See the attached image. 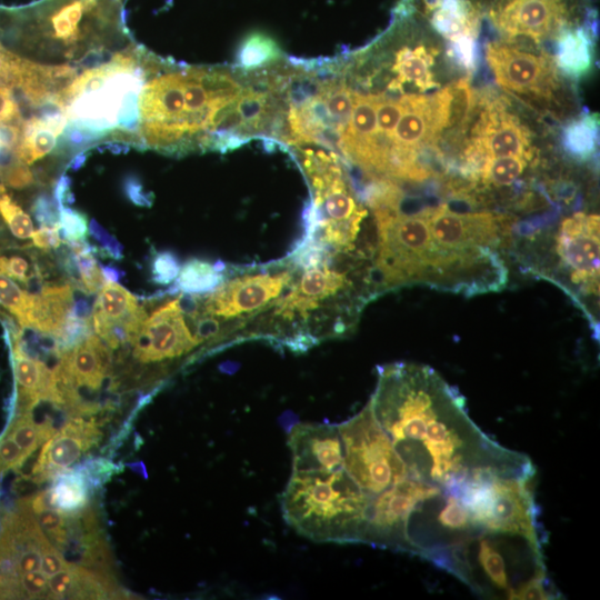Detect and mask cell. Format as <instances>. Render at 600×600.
<instances>
[{"mask_svg": "<svg viewBox=\"0 0 600 600\" xmlns=\"http://www.w3.org/2000/svg\"><path fill=\"white\" fill-rule=\"evenodd\" d=\"M368 401L411 478L448 487L477 470L534 474L532 461L493 441L469 417L464 397L431 367L379 366Z\"/></svg>", "mask_w": 600, "mask_h": 600, "instance_id": "cell-1", "label": "cell"}, {"mask_svg": "<svg viewBox=\"0 0 600 600\" xmlns=\"http://www.w3.org/2000/svg\"><path fill=\"white\" fill-rule=\"evenodd\" d=\"M290 258L297 269L282 294L246 327L243 338H267L294 351H306L323 339L344 336L366 301L353 297L351 278L361 260L331 253L304 239ZM372 266V264H368Z\"/></svg>", "mask_w": 600, "mask_h": 600, "instance_id": "cell-2", "label": "cell"}, {"mask_svg": "<svg viewBox=\"0 0 600 600\" xmlns=\"http://www.w3.org/2000/svg\"><path fill=\"white\" fill-rule=\"evenodd\" d=\"M399 201L371 206L377 227L373 270L380 291L424 284L470 297L504 288L508 271L500 256L442 248L430 233L426 208L404 212Z\"/></svg>", "mask_w": 600, "mask_h": 600, "instance_id": "cell-3", "label": "cell"}, {"mask_svg": "<svg viewBox=\"0 0 600 600\" xmlns=\"http://www.w3.org/2000/svg\"><path fill=\"white\" fill-rule=\"evenodd\" d=\"M542 551V544L522 536L481 533L446 549L432 562L488 598L558 599Z\"/></svg>", "mask_w": 600, "mask_h": 600, "instance_id": "cell-4", "label": "cell"}, {"mask_svg": "<svg viewBox=\"0 0 600 600\" xmlns=\"http://www.w3.org/2000/svg\"><path fill=\"white\" fill-rule=\"evenodd\" d=\"M284 521L317 542L361 543L370 498L343 467L292 472L280 498Z\"/></svg>", "mask_w": 600, "mask_h": 600, "instance_id": "cell-5", "label": "cell"}, {"mask_svg": "<svg viewBox=\"0 0 600 600\" xmlns=\"http://www.w3.org/2000/svg\"><path fill=\"white\" fill-rule=\"evenodd\" d=\"M301 164L313 197L304 237L332 253L373 261L371 253L358 248L368 212L337 157L323 150H303Z\"/></svg>", "mask_w": 600, "mask_h": 600, "instance_id": "cell-6", "label": "cell"}, {"mask_svg": "<svg viewBox=\"0 0 600 600\" xmlns=\"http://www.w3.org/2000/svg\"><path fill=\"white\" fill-rule=\"evenodd\" d=\"M458 87L454 83L437 92L400 97L402 112L390 140L384 177L420 181L429 176L423 157L427 151L436 150L451 123Z\"/></svg>", "mask_w": 600, "mask_h": 600, "instance_id": "cell-7", "label": "cell"}, {"mask_svg": "<svg viewBox=\"0 0 600 600\" xmlns=\"http://www.w3.org/2000/svg\"><path fill=\"white\" fill-rule=\"evenodd\" d=\"M143 82L144 72L134 57L117 53L107 63L73 78L58 96L68 121L107 133L118 124L126 94L141 91Z\"/></svg>", "mask_w": 600, "mask_h": 600, "instance_id": "cell-8", "label": "cell"}, {"mask_svg": "<svg viewBox=\"0 0 600 600\" xmlns=\"http://www.w3.org/2000/svg\"><path fill=\"white\" fill-rule=\"evenodd\" d=\"M337 426L343 447L342 467L370 499L410 477L369 402Z\"/></svg>", "mask_w": 600, "mask_h": 600, "instance_id": "cell-9", "label": "cell"}, {"mask_svg": "<svg viewBox=\"0 0 600 600\" xmlns=\"http://www.w3.org/2000/svg\"><path fill=\"white\" fill-rule=\"evenodd\" d=\"M484 19L502 40L553 41L566 30L596 23L589 0H484Z\"/></svg>", "mask_w": 600, "mask_h": 600, "instance_id": "cell-10", "label": "cell"}, {"mask_svg": "<svg viewBox=\"0 0 600 600\" xmlns=\"http://www.w3.org/2000/svg\"><path fill=\"white\" fill-rule=\"evenodd\" d=\"M296 269L294 261L289 257L282 264L223 279L201 299L194 314L213 322L218 329L226 321L236 322V327L247 326L282 294L293 279Z\"/></svg>", "mask_w": 600, "mask_h": 600, "instance_id": "cell-11", "label": "cell"}, {"mask_svg": "<svg viewBox=\"0 0 600 600\" xmlns=\"http://www.w3.org/2000/svg\"><path fill=\"white\" fill-rule=\"evenodd\" d=\"M442 487L408 477L370 499L361 543L409 553L410 516Z\"/></svg>", "mask_w": 600, "mask_h": 600, "instance_id": "cell-12", "label": "cell"}, {"mask_svg": "<svg viewBox=\"0 0 600 600\" xmlns=\"http://www.w3.org/2000/svg\"><path fill=\"white\" fill-rule=\"evenodd\" d=\"M396 9L417 17L447 40L450 56L464 69L474 68L484 0H399Z\"/></svg>", "mask_w": 600, "mask_h": 600, "instance_id": "cell-13", "label": "cell"}, {"mask_svg": "<svg viewBox=\"0 0 600 600\" xmlns=\"http://www.w3.org/2000/svg\"><path fill=\"white\" fill-rule=\"evenodd\" d=\"M486 59L497 83L520 98L549 102L560 87L559 72L548 54L501 39L487 43Z\"/></svg>", "mask_w": 600, "mask_h": 600, "instance_id": "cell-14", "label": "cell"}, {"mask_svg": "<svg viewBox=\"0 0 600 600\" xmlns=\"http://www.w3.org/2000/svg\"><path fill=\"white\" fill-rule=\"evenodd\" d=\"M599 216L576 212L561 221L554 240L560 271L577 298L599 296Z\"/></svg>", "mask_w": 600, "mask_h": 600, "instance_id": "cell-15", "label": "cell"}, {"mask_svg": "<svg viewBox=\"0 0 600 600\" xmlns=\"http://www.w3.org/2000/svg\"><path fill=\"white\" fill-rule=\"evenodd\" d=\"M531 133L504 106L493 101L480 113L463 150L467 173L476 172L487 159L522 156L533 157Z\"/></svg>", "mask_w": 600, "mask_h": 600, "instance_id": "cell-16", "label": "cell"}, {"mask_svg": "<svg viewBox=\"0 0 600 600\" xmlns=\"http://www.w3.org/2000/svg\"><path fill=\"white\" fill-rule=\"evenodd\" d=\"M184 318L182 296L147 316L133 341V357L143 363L177 359L201 344Z\"/></svg>", "mask_w": 600, "mask_h": 600, "instance_id": "cell-17", "label": "cell"}, {"mask_svg": "<svg viewBox=\"0 0 600 600\" xmlns=\"http://www.w3.org/2000/svg\"><path fill=\"white\" fill-rule=\"evenodd\" d=\"M146 318L144 309L123 287L114 282L101 287L93 306L92 327L109 348L132 344Z\"/></svg>", "mask_w": 600, "mask_h": 600, "instance_id": "cell-18", "label": "cell"}, {"mask_svg": "<svg viewBox=\"0 0 600 600\" xmlns=\"http://www.w3.org/2000/svg\"><path fill=\"white\" fill-rule=\"evenodd\" d=\"M111 352L96 334H88L70 349L60 351L52 373L60 397L79 388L97 390L111 371Z\"/></svg>", "mask_w": 600, "mask_h": 600, "instance_id": "cell-19", "label": "cell"}, {"mask_svg": "<svg viewBox=\"0 0 600 600\" xmlns=\"http://www.w3.org/2000/svg\"><path fill=\"white\" fill-rule=\"evenodd\" d=\"M102 437L98 424L80 417L70 418L42 446L31 472V479L41 482L67 471L96 446Z\"/></svg>", "mask_w": 600, "mask_h": 600, "instance_id": "cell-20", "label": "cell"}, {"mask_svg": "<svg viewBox=\"0 0 600 600\" xmlns=\"http://www.w3.org/2000/svg\"><path fill=\"white\" fill-rule=\"evenodd\" d=\"M292 472H332L343 464V447L337 424L302 422L288 437Z\"/></svg>", "mask_w": 600, "mask_h": 600, "instance_id": "cell-21", "label": "cell"}, {"mask_svg": "<svg viewBox=\"0 0 600 600\" xmlns=\"http://www.w3.org/2000/svg\"><path fill=\"white\" fill-rule=\"evenodd\" d=\"M50 599L126 598L110 572L71 563L49 577Z\"/></svg>", "mask_w": 600, "mask_h": 600, "instance_id": "cell-22", "label": "cell"}, {"mask_svg": "<svg viewBox=\"0 0 600 600\" xmlns=\"http://www.w3.org/2000/svg\"><path fill=\"white\" fill-rule=\"evenodd\" d=\"M13 369L18 386V413L31 411L41 400L56 404L57 391L52 370L30 358L20 340L13 341Z\"/></svg>", "mask_w": 600, "mask_h": 600, "instance_id": "cell-23", "label": "cell"}, {"mask_svg": "<svg viewBox=\"0 0 600 600\" xmlns=\"http://www.w3.org/2000/svg\"><path fill=\"white\" fill-rule=\"evenodd\" d=\"M594 24H583L563 31L556 40L553 63L560 74L578 80L593 63Z\"/></svg>", "mask_w": 600, "mask_h": 600, "instance_id": "cell-24", "label": "cell"}, {"mask_svg": "<svg viewBox=\"0 0 600 600\" xmlns=\"http://www.w3.org/2000/svg\"><path fill=\"white\" fill-rule=\"evenodd\" d=\"M72 308V289L69 284L44 286L36 294L31 328L60 337Z\"/></svg>", "mask_w": 600, "mask_h": 600, "instance_id": "cell-25", "label": "cell"}, {"mask_svg": "<svg viewBox=\"0 0 600 600\" xmlns=\"http://www.w3.org/2000/svg\"><path fill=\"white\" fill-rule=\"evenodd\" d=\"M92 484L87 476L79 470L63 471L56 477L47 490L50 509L61 512H77L88 506Z\"/></svg>", "mask_w": 600, "mask_h": 600, "instance_id": "cell-26", "label": "cell"}, {"mask_svg": "<svg viewBox=\"0 0 600 600\" xmlns=\"http://www.w3.org/2000/svg\"><path fill=\"white\" fill-rule=\"evenodd\" d=\"M59 134L54 128L34 116L21 124L14 154L23 163L31 164L54 149Z\"/></svg>", "mask_w": 600, "mask_h": 600, "instance_id": "cell-27", "label": "cell"}, {"mask_svg": "<svg viewBox=\"0 0 600 600\" xmlns=\"http://www.w3.org/2000/svg\"><path fill=\"white\" fill-rule=\"evenodd\" d=\"M56 429L51 420L41 423L34 421L31 411L18 413L4 432L21 448L29 458L43 442H46Z\"/></svg>", "mask_w": 600, "mask_h": 600, "instance_id": "cell-28", "label": "cell"}, {"mask_svg": "<svg viewBox=\"0 0 600 600\" xmlns=\"http://www.w3.org/2000/svg\"><path fill=\"white\" fill-rule=\"evenodd\" d=\"M530 160L522 156L487 159L479 166L474 177L487 186H511L523 174Z\"/></svg>", "mask_w": 600, "mask_h": 600, "instance_id": "cell-29", "label": "cell"}, {"mask_svg": "<svg viewBox=\"0 0 600 600\" xmlns=\"http://www.w3.org/2000/svg\"><path fill=\"white\" fill-rule=\"evenodd\" d=\"M223 279L221 271L210 262L191 259L178 273V287L187 293H202L212 291Z\"/></svg>", "mask_w": 600, "mask_h": 600, "instance_id": "cell-30", "label": "cell"}, {"mask_svg": "<svg viewBox=\"0 0 600 600\" xmlns=\"http://www.w3.org/2000/svg\"><path fill=\"white\" fill-rule=\"evenodd\" d=\"M563 146L577 158L587 159L596 152L598 142V120L596 116H584L571 121L563 131Z\"/></svg>", "mask_w": 600, "mask_h": 600, "instance_id": "cell-31", "label": "cell"}, {"mask_svg": "<svg viewBox=\"0 0 600 600\" xmlns=\"http://www.w3.org/2000/svg\"><path fill=\"white\" fill-rule=\"evenodd\" d=\"M34 301L36 294L22 290L9 276L0 272V304L21 327L31 328Z\"/></svg>", "mask_w": 600, "mask_h": 600, "instance_id": "cell-32", "label": "cell"}, {"mask_svg": "<svg viewBox=\"0 0 600 600\" xmlns=\"http://www.w3.org/2000/svg\"><path fill=\"white\" fill-rule=\"evenodd\" d=\"M281 56L276 42L262 33L250 34L241 44L238 61L243 69H254Z\"/></svg>", "mask_w": 600, "mask_h": 600, "instance_id": "cell-33", "label": "cell"}, {"mask_svg": "<svg viewBox=\"0 0 600 600\" xmlns=\"http://www.w3.org/2000/svg\"><path fill=\"white\" fill-rule=\"evenodd\" d=\"M0 599H22L16 556L2 534H0Z\"/></svg>", "mask_w": 600, "mask_h": 600, "instance_id": "cell-34", "label": "cell"}, {"mask_svg": "<svg viewBox=\"0 0 600 600\" xmlns=\"http://www.w3.org/2000/svg\"><path fill=\"white\" fill-rule=\"evenodd\" d=\"M0 214L18 239H28L34 231L31 218L11 200L2 186H0Z\"/></svg>", "mask_w": 600, "mask_h": 600, "instance_id": "cell-35", "label": "cell"}, {"mask_svg": "<svg viewBox=\"0 0 600 600\" xmlns=\"http://www.w3.org/2000/svg\"><path fill=\"white\" fill-rule=\"evenodd\" d=\"M73 249L77 254V266L83 288L88 292H96L103 286V274L93 257L87 251L84 244L76 241Z\"/></svg>", "mask_w": 600, "mask_h": 600, "instance_id": "cell-36", "label": "cell"}, {"mask_svg": "<svg viewBox=\"0 0 600 600\" xmlns=\"http://www.w3.org/2000/svg\"><path fill=\"white\" fill-rule=\"evenodd\" d=\"M28 60L19 58L0 46V87H19Z\"/></svg>", "mask_w": 600, "mask_h": 600, "instance_id": "cell-37", "label": "cell"}, {"mask_svg": "<svg viewBox=\"0 0 600 600\" xmlns=\"http://www.w3.org/2000/svg\"><path fill=\"white\" fill-rule=\"evenodd\" d=\"M61 136L62 147L69 149H78L89 144L94 140L101 139L106 136V133L73 121H68Z\"/></svg>", "mask_w": 600, "mask_h": 600, "instance_id": "cell-38", "label": "cell"}, {"mask_svg": "<svg viewBox=\"0 0 600 600\" xmlns=\"http://www.w3.org/2000/svg\"><path fill=\"white\" fill-rule=\"evenodd\" d=\"M60 208L59 227L63 230L64 237L71 241L84 239L88 230L86 216L70 208Z\"/></svg>", "mask_w": 600, "mask_h": 600, "instance_id": "cell-39", "label": "cell"}, {"mask_svg": "<svg viewBox=\"0 0 600 600\" xmlns=\"http://www.w3.org/2000/svg\"><path fill=\"white\" fill-rule=\"evenodd\" d=\"M22 599H50L49 578L40 570L20 576Z\"/></svg>", "mask_w": 600, "mask_h": 600, "instance_id": "cell-40", "label": "cell"}, {"mask_svg": "<svg viewBox=\"0 0 600 600\" xmlns=\"http://www.w3.org/2000/svg\"><path fill=\"white\" fill-rule=\"evenodd\" d=\"M179 271L178 261L170 252H160L154 256L152 273L157 282L169 283L177 278Z\"/></svg>", "mask_w": 600, "mask_h": 600, "instance_id": "cell-41", "label": "cell"}, {"mask_svg": "<svg viewBox=\"0 0 600 600\" xmlns=\"http://www.w3.org/2000/svg\"><path fill=\"white\" fill-rule=\"evenodd\" d=\"M27 459L14 440L4 433L0 439V464L3 470H18Z\"/></svg>", "mask_w": 600, "mask_h": 600, "instance_id": "cell-42", "label": "cell"}, {"mask_svg": "<svg viewBox=\"0 0 600 600\" xmlns=\"http://www.w3.org/2000/svg\"><path fill=\"white\" fill-rule=\"evenodd\" d=\"M70 564L71 562L67 561L51 542L42 549L40 571L48 578L67 569Z\"/></svg>", "mask_w": 600, "mask_h": 600, "instance_id": "cell-43", "label": "cell"}, {"mask_svg": "<svg viewBox=\"0 0 600 600\" xmlns=\"http://www.w3.org/2000/svg\"><path fill=\"white\" fill-rule=\"evenodd\" d=\"M0 272L20 282L27 283L30 280L29 263L24 258L19 256H12L10 258L0 257Z\"/></svg>", "mask_w": 600, "mask_h": 600, "instance_id": "cell-44", "label": "cell"}, {"mask_svg": "<svg viewBox=\"0 0 600 600\" xmlns=\"http://www.w3.org/2000/svg\"><path fill=\"white\" fill-rule=\"evenodd\" d=\"M20 119V109L11 88L0 87V123H21Z\"/></svg>", "mask_w": 600, "mask_h": 600, "instance_id": "cell-45", "label": "cell"}, {"mask_svg": "<svg viewBox=\"0 0 600 600\" xmlns=\"http://www.w3.org/2000/svg\"><path fill=\"white\" fill-rule=\"evenodd\" d=\"M59 230V223L43 224L41 228L32 232L31 238L33 244L41 249L59 247L61 242Z\"/></svg>", "mask_w": 600, "mask_h": 600, "instance_id": "cell-46", "label": "cell"}, {"mask_svg": "<svg viewBox=\"0 0 600 600\" xmlns=\"http://www.w3.org/2000/svg\"><path fill=\"white\" fill-rule=\"evenodd\" d=\"M34 212L39 221H42L44 224H56V214L49 199L40 198L36 203Z\"/></svg>", "mask_w": 600, "mask_h": 600, "instance_id": "cell-47", "label": "cell"}, {"mask_svg": "<svg viewBox=\"0 0 600 600\" xmlns=\"http://www.w3.org/2000/svg\"><path fill=\"white\" fill-rule=\"evenodd\" d=\"M140 184L138 182L129 181L127 184L128 196L139 204H147L146 198L140 192Z\"/></svg>", "mask_w": 600, "mask_h": 600, "instance_id": "cell-48", "label": "cell"}]
</instances>
